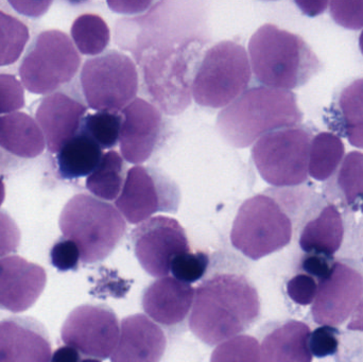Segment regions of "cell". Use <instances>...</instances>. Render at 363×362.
I'll list each match as a JSON object with an SVG mask.
<instances>
[{
	"instance_id": "1",
	"label": "cell",
	"mask_w": 363,
	"mask_h": 362,
	"mask_svg": "<svg viewBox=\"0 0 363 362\" xmlns=\"http://www.w3.org/2000/svg\"><path fill=\"white\" fill-rule=\"evenodd\" d=\"M259 314L257 290L245 276L218 274L194 290L189 327L201 341L219 346L247 331Z\"/></svg>"
},
{
	"instance_id": "2",
	"label": "cell",
	"mask_w": 363,
	"mask_h": 362,
	"mask_svg": "<svg viewBox=\"0 0 363 362\" xmlns=\"http://www.w3.org/2000/svg\"><path fill=\"white\" fill-rule=\"evenodd\" d=\"M302 120V111L291 91L259 86L247 89L224 108L216 127L226 144L243 149L267 134L298 127Z\"/></svg>"
},
{
	"instance_id": "3",
	"label": "cell",
	"mask_w": 363,
	"mask_h": 362,
	"mask_svg": "<svg viewBox=\"0 0 363 362\" xmlns=\"http://www.w3.org/2000/svg\"><path fill=\"white\" fill-rule=\"evenodd\" d=\"M254 76L270 89H298L322 70V63L306 40L298 34L266 23L249 42Z\"/></svg>"
},
{
	"instance_id": "4",
	"label": "cell",
	"mask_w": 363,
	"mask_h": 362,
	"mask_svg": "<svg viewBox=\"0 0 363 362\" xmlns=\"http://www.w3.org/2000/svg\"><path fill=\"white\" fill-rule=\"evenodd\" d=\"M59 225L63 237L77 244L84 264L110 256L127 231L117 208L86 193L74 196L65 204Z\"/></svg>"
},
{
	"instance_id": "5",
	"label": "cell",
	"mask_w": 363,
	"mask_h": 362,
	"mask_svg": "<svg viewBox=\"0 0 363 362\" xmlns=\"http://www.w3.org/2000/svg\"><path fill=\"white\" fill-rule=\"evenodd\" d=\"M251 77L245 47L222 40L206 51L196 70L192 83L194 101L204 108H226L247 91Z\"/></svg>"
},
{
	"instance_id": "6",
	"label": "cell",
	"mask_w": 363,
	"mask_h": 362,
	"mask_svg": "<svg viewBox=\"0 0 363 362\" xmlns=\"http://www.w3.org/2000/svg\"><path fill=\"white\" fill-rule=\"evenodd\" d=\"M291 238V219L275 198L267 195L245 200L230 231L233 247L254 261L285 248Z\"/></svg>"
},
{
	"instance_id": "7",
	"label": "cell",
	"mask_w": 363,
	"mask_h": 362,
	"mask_svg": "<svg viewBox=\"0 0 363 362\" xmlns=\"http://www.w3.org/2000/svg\"><path fill=\"white\" fill-rule=\"evenodd\" d=\"M311 134L294 127L267 134L252 148V159L260 176L274 187L303 184L308 178Z\"/></svg>"
},
{
	"instance_id": "8",
	"label": "cell",
	"mask_w": 363,
	"mask_h": 362,
	"mask_svg": "<svg viewBox=\"0 0 363 362\" xmlns=\"http://www.w3.org/2000/svg\"><path fill=\"white\" fill-rule=\"evenodd\" d=\"M80 81L87 106L98 112L121 113L138 91V68L131 57L119 51L87 60Z\"/></svg>"
},
{
	"instance_id": "9",
	"label": "cell",
	"mask_w": 363,
	"mask_h": 362,
	"mask_svg": "<svg viewBox=\"0 0 363 362\" xmlns=\"http://www.w3.org/2000/svg\"><path fill=\"white\" fill-rule=\"evenodd\" d=\"M81 57L65 32L47 30L38 34L19 67L21 82L30 93L53 94L78 72Z\"/></svg>"
},
{
	"instance_id": "10",
	"label": "cell",
	"mask_w": 363,
	"mask_h": 362,
	"mask_svg": "<svg viewBox=\"0 0 363 362\" xmlns=\"http://www.w3.org/2000/svg\"><path fill=\"white\" fill-rule=\"evenodd\" d=\"M180 202L174 181L159 170L138 165L128 171L115 204L128 222L140 225L157 213H177Z\"/></svg>"
},
{
	"instance_id": "11",
	"label": "cell",
	"mask_w": 363,
	"mask_h": 362,
	"mask_svg": "<svg viewBox=\"0 0 363 362\" xmlns=\"http://www.w3.org/2000/svg\"><path fill=\"white\" fill-rule=\"evenodd\" d=\"M134 252L143 269L155 278H165L178 255L189 252L185 230L176 219L157 216L132 232Z\"/></svg>"
},
{
	"instance_id": "12",
	"label": "cell",
	"mask_w": 363,
	"mask_h": 362,
	"mask_svg": "<svg viewBox=\"0 0 363 362\" xmlns=\"http://www.w3.org/2000/svg\"><path fill=\"white\" fill-rule=\"evenodd\" d=\"M119 327L116 315L106 306L82 305L74 308L62 327V340L89 358L112 356L118 344Z\"/></svg>"
},
{
	"instance_id": "13",
	"label": "cell",
	"mask_w": 363,
	"mask_h": 362,
	"mask_svg": "<svg viewBox=\"0 0 363 362\" xmlns=\"http://www.w3.org/2000/svg\"><path fill=\"white\" fill-rule=\"evenodd\" d=\"M363 295V276L343 263H334L330 274L320 281L311 312L317 324L338 327L355 312Z\"/></svg>"
},
{
	"instance_id": "14",
	"label": "cell",
	"mask_w": 363,
	"mask_h": 362,
	"mask_svg": "<svg viewBox=\"0 0 363 362\" xmlns=\"http://www.w3.org/2000/svg\"><path fill=\"white\" fill-rule=\"evenodd\" d=\"M121 151L129 163L140 165L150 159L163 130L161 112L150 102L136 98L123 111Z\"/></svg>"
},
{
	"instance_id": "15",
	"label": "cell",
	"mask_w": 363,
	"mask_h": 362,
	"mask_svg": "<svg viewBox=\"0 0 363 362\" xmlns=\"http://www.w3.org/2000/svg\"><path fill=\"white\" fill-rule=\"evenodd\" d=\"M44 268L17 255L0 259V310L23 312L35 304L46 287Z\"/></svg>"
},
{
	"instance_id": "16",
	"label": "cell",
	"mask_w": 363,
	"mask_h": 362,
	"mask_svg": "<svg viewBox=\"0 0 363 362\" xmlns=\"http://www.w3.org/2000/svg\"><path fill=\"white\" fill-rule=\"evenodd\" d=\"M51 344L42 323L29 317L0 321V362H50Z\"/></svg>"
},
{
	"instance_id": "17",
	"label": "cell",
	"mask_w": 363,
	"mask_h": 362,
	"mask_svg": "<svg viewBox=\"0 0 363 362\" xmlns=\"http://www.w3.org/2000/svg\"><path fill=\"white\" fill-rule=\"evenodd\" d=\"M86 106L64 93H53L43 98L36 110L38 125L50 152L60 150L80 132Z\"/></svg>"
},
{
	"instance_id": "18",
	"label": "cell",
	"mask_w": 363,
	"mask_h": 362,
	"mask_svg": "<svg viewBox=\"0 0 363 362\" xmlns=\"http://www.w3.org/2000/svg\"><path fill=\"white\" fill-rule=\"evenodd\" d=\"M167 339L163 329L145 315L123 319L112 362H160Z\"/></svg>"
},
{
	"instance_id": "19",
	"label": "cell",
	"mask_w": 363,
	"mask_h": 362,
	"mask_svg": "<svg viewBox=\"0 0 363 362\" xmlns=\"http://www.w3.org/2000/svg\"><path fill=\"white\" fill-rule=\"evenodd\" d=\"M162 51L155 55L145 68L146 82L150 86V93L160 106L168 113L169 101L176 93L177 101L181 112L189 104V68L187 62L182 57L181 50Z\"/></svg>"
},
{
	"instance_id": "20",
	"label": "cell",
	"mask_w": 363,
	"mask_h": 362,
	"mask_svg": "<svg viewBox=\"0 0 363 362\" xmlns=\"http://www.w3.org/2000/svg\"><path fill=\"white\" fill-rule=\"evenodd\" d=\"M194 289L172 276L159 278L145 290L143 308L160 324L172 327L184 321L194 304Z\"/></svg>"
},
{
	"instance_id": "21",
	"label": "cell",
	"mask_w": 363,
	"mask_h": 362,
	"mask_svg": "<svg viewBox=\"0 0 363 362\" xmlns=\"http://www.w3.org/2000/svg\"><path fill=\"white\" fill-rule=\"evenodd\" d=\"M325 121L335 134L363 149V78L352 81L337 94L326 111Z\"/></svg>"
},
{
	"instance_id": "22",
	"label": "cell",
	"mask_w": 363,
	"mask_h": 362,
	"mask_svg": "<svg viewBox=\"0 0 363 362\" xmlns=\"http://www.w3.org/2000/svg\"><path fill=\"white\" fill-rule=\"evenodd\" d=\"M311 327L300 321H288L262 340V362H311Z\"/></svg>"
},
{
	"instance_id": "23",
	"label": "cell",
	"mask_w": 363,
	"mask_h": 362,
	"mask_svg": "<svg viewBox=\"0 0 363 362\" xmlns=\"http://www.w3.org/2000/svg\"><path fill=\"white\" fill-rule=\"evenodd\" d=\"M46 142L40 125L26 113L0 116V148L14 157L32 159L40 157Z\"/></svg>"
},
{
	"instance_id": "24",
	"label": "cell",
	"mask_w": 363,
	"mask_h": 362,
	"mask_svg": "<svg viewBox=\"0 0 363 362\" xmlns=\"http://www.w3.org/2000/svg\"><path fill=\"white\" fill-rule=\"evenodd\" d=\"M345 237V225L338 208L328 204L315 218L303 227L300 247L307 254L332 259L341 248Z\"/></svg>"
},
{
	"instance_id": "25",
	"label": "cell",
	"mask_w": 363,
	"mask_h": 362,
	"mask_svg": "<svg viewBox=\"0 0 363 362\" xmlns=\"http://www.w3.org/2000/svg\"><path fill=\"white\" fill-rule=\"evenodd\" d=\"M102 149L82 129L57 155L59 174L64 180L89 176L99 165Z\"/></svg>"
},
{
	"instance_id": "26",
	"label": "cell",
	"mask_w": 363,
	"mask_h": 362,
	"mask_svg": "<svg viewBox=\"0 0 363 362\" xmlns=\"http://www.w3.org/2000/svg\"><path fill=\"white\" fill-rule=\"evenodd\" d=\"M342 140L333 132H321L311 140L308 174L317 181H328L336 174L345 157Z\"/></svg>"
},
{
	"instance_id": "27",
	"label": "cell",
	"mask_w": 363,
	"mask_h": 362,
	"mask_svg": "<svg viewBox=\"0 0 363 362\" xmlns=\"http://www.w3.org/2000/svg\"><path fill=\"white\" fill-rule=\"evenodd\" d=\"M125 181L123 157L111 150L102 155L99 165L87 176L86 188L99 199L113 201L121 195Z\"/></svg>"
},
{
	"instance_id": "28",
	"label": "cell",
	"mask_w": 363,
	"mask_h": 362,
	"mask_svg": "<svg viewBox=\"0 0 363 362\" xmlns=\"http://www.w3.org/2000/svg\"><path fill=\"white\" fill-rule=\"evenodd\" d=\"M70 32L77 48L85 55H100L110 43L108 23L101 16L93 13L80 15L72 23Z\"/></svg>"
},
{
	"instance_id": "29",
	"label": "cell",
	"mask_w": 363,
	"mask_h": 362,
	"mask_svg": "<svg viewBox=\"0 0 363 362\" xmlns=\"http://www.w3.org/2000/svg\"><path fill=\"white\" fill-rule=\"evenodd\" d=\"M336 183L343 202L354 212L363 214V153L352 151L345 155Z\"/></svg>"
},
{
	"instance_id": "30",
	"label": "cell",
	"mask_w": 363,
	"mask_h": 362,
	"mask_svg": "<svg viewBox=\"0 0 363 362\" xmlns=\"http://www.w3.org/2000/svg\"><path fill=\"white\" fill-rule=\"evenodd\" d=\"M29 38V29L23 21L0 11V66L15 63Z\"/></svg>"
},
{
	"instance_id": "31",
	"label": "cell",
	"mask_w": 363,
	"mask_h": 362,
	"mask_svg": "<svg viewBox=\"0 0 363 362\" xmlns=\"http://www.w3.org/2000/svg\"><path fill=\"white\" fill-rule=\"evenodd\" d=\"M123 115L114 112H97L83 119L81 129L89 134L101 149L116 146L121 135Z\"/></svg>"
},
{
	"instance_id": "32",
	"label": "cell",
	"mask_w": 363,
	"mask_h": 362,
	"mask_svg": "<svg viewBox=\"0 0 363 362\" xmlns=\"http://www.w3.org/2000/svg\"><path fill=\"white\" fill-rule=\"evenodd\" d=\"M211 362H262L259 342L252 336H236L215 349Z\"/></svg>"
},
{
	"instance_id": "33",
	"label": "cell",
	"mask_w": 363,
	"mask_h": 362,
	"mask_svg": "<svg viewBox=\"0 0 363 362\" xmlns=\"http://www.w3.org/2000/svg\"><path fill=\"white\" fill-rule=\"evenodd\" d=\"M208 255L203 252H186L178 255L172 264V276L186 284H192L206 273Z\"/></svg>"
},
{
	"instance_id": "34",
	"label": "cell",
	"mask_w": 363,
	"mask_h": 362,
	"mask_svg": "<svg viewBox=\"0 0 363 362\" xmlns=\"http://www.w3.org/2000/svg\"><path fill=\"white\" fill-rule=\"evenodd\" d=\"M335 23L350 30L363 28V0H332L328 4Z\"/></svg>"
},
{
	"instance_id": "35",
	"label": "cell",
	"mask_w": 363,
	"mask_h": 362,
	"mask_svg": "<svg viewBox=\"0 0 363 362\" xmlns=\"http://www.w3.org/2000/svg\"><path fill=\"white\" fill-rule=\"evenodd\" d=\"M25 106L23 85L12 74H0V114L8 115Z\"/></svg>"
},
{
	"instance_id": "36",
	"label": "cell",
	"mask_w": 363,
	"mask_h": 362,
	"mask_svg": "<svg viewBox=\"0 0 363 362\" xmlns=\"http://www.w3.org/2000/svg\"><path fill=\"white\" fill-rule=\"evenodd\" d=\"M81 261L80 251L72 240L61 238L57 240L50 251V261L59 271L66 272L76 270Z\"/></svg>"
},
{
	"instance_id": "37",
	"label": "cell",
	"mask_w": 363,
	"mask_h": 362,
	"mask_svg": "<svg viewBox=\"0 0 363 362\" xmlns=\"http://www.w3.org/2000/svg\"><path fill=\"white\" fill-rule=\"evenodd\" d=\"M339 332L336 327H321L311 333L309 348L318 358L336 354L339 349Z\"/></svg>"
},
{
	"instance_id": "38",
	"label": "cell",
	"mask_w": 363,
	"mask_h": 362,
	"mask_svg": "<svg viewBox=\"0 0 363 362\" xmlns=\"http://www.w3.org/2000/svg\"><path fill=\"white\" fill-rule=\"evenodd\" d=\"M317 281L308 274H298L287 284V293L290 299L298 305H309L315 301L318 293Z\"/></svg>"
},
{
	"instance_id": "39",
	"label": "cell",
	"mask_w": 363,
	"mask_h": 362,
	"mask_svg": "<svg viewBox=\"0 0 363 362\" xmlns=\"http://www.w3.org/2000/svg\"><path fill=\"white\" fill-rule=\"evenodd\" d=\"M21 238V231L10 215L0 212V259L16 251Z\"/></svg>"
},
{
	"instance_id": "40",
	"label": "cell",
	"mask_w": 363,
	"mask_h": 362,
	"mask_svg": "<svg viewBox=\"0 0 363 362\" xmlns=\"http://www.w3.org/2000/svg\"><path fill=\"white\" fill-rule=\"evenodd\" d=\"M333 265L332 259L321 255L308 254L302 263L303 269L308 276L321 281L330 274Z\"/></svg>"
},
{
	"instance_id": "41",
	"label": "cell",
	"mask_w": 363,
	"mask_h": 362,
	"mask_svg": "<svg viewBox=\"0 0 363 362\" xmlns=\"http://www.w3.org/2000/svg\"><path fill=\"white\" fill-rule=\"evenodd\" d=\"M296 4L301 10L309 16H315L325 11L330 1L328 0H296Z\"/></svg>"
},
{
	"instance_id": "42",
	"label": "cell",
	"mask_w": 363,
	"mask_h": 362,
	"mask_svg": "<svg viewBox=\"0 0 363 362\" xmlns=\"http://www.w3.org/2000/svg\"><path fill=\"white\" fill-rule=\"evenodd\" d=\"M81 355L79 351L72 346H62L55 350L51 356L50 362H80Z\"/></svg>"
},
{
	"instance_id": "43",
	"label": "cell",
	"mask_w": 363,
	"mask_h": 362,
	"mask_svg": "<svg viewBox=\"0 0 363 362\" xmlns=\"http://www.w3.org/2000/svg\"><path fill=\"white\" fill-rule=\"evenodd\" d=\"M347 329L351 331L363 332V295L352 316V320L347 325Z\"/></svg>"
},
{
	"instance_id": "44",
	"label": "cell",
	"mask_w": 363,
	"mask_h": 362,
	"mask_svg": "<svg viewBox=\"0 0 363 362\" xmlns=\"http://www.w3.org/2000/svg\"><path fill=\"white\" fill-rule=\"evenodd\" d=\"M4 199H6V186H4V183L0 179V206L4 203Z\"/></svg>"
},
{
	"instance_id": "45",
	"label": "cell",
	"mask_w": 363,
	"mask_h": 362,
	"mask_svg": "<svg viewBox=\"0 0 363 362\" xmlns=\"http://www.w3.org/2000/svg\"><path fill=\"white\" fill-rule=\"evenodd\" d=\"M359 49L360 51H362V55H363V30L362 33H360L359 36Z\"/></svg>"
},
{
	"instance_id": "46",
	"label": "cell",
	"mask_w": 363,
	"mask_h": 362,
	"mask_svg": "<svg viewBox=\"0 0 363 362\" xmlns=\"http://www.w3.org/2000/svg\"><path fill=\"white\" fill-rule=\"evenodd\" d=\"M80 362H101V361H100L99 359L85 358V359H83V361H81Z\"/></svg>"
}]
</instances>
